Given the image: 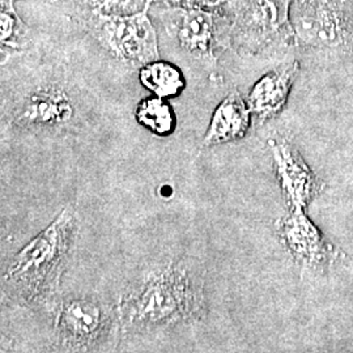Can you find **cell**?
Here are the masks:
<instances>
[{
    "label": "cell",
    "mask_w": 353,
    "mask_h": 353,
    "mask_svg": "<svg viewBox=\"0 0 353 353\" xmlns=\"http://www.w3.org/2000/svg\"><path fill=\"white\" fill-rule=\"evenodd\" d=\"M204 316V278L185 261H172L152 270L119 303V319L126 332L153 331L195 322Z\"/></svg>",
    "instance_id": "6da1fadb"
},
{
    "label": "cell",
    "mask_w": 353,
    "mask_h": 353,
    "mask_svg": "<svg viewBox=\"0 0 353 353\" xmlns=\"http://www.w3.org/2000/svg\"><path fill=\"white\" fill-rule=\"evenodd\" d=\"M75 234V214L64 208L49 227L13 256L3 280L19 301L57 309V296Z\"/></svg>",
    "instance_id": "7a4b0ae2"
},
{
    "label": "cell",
    "mask_w": 353,
    "mask_h": 353,
    "mask_svg": "<svg viewBox=\"0 0 353 353\" xmlns=\"http://www.w3.org/2000/svg\"><path fill=\"white\" fill-rule=\"evenodd\" d=\"M290 23L300 43L338 48L352 37V7L348 0H294Z\"/></svg>",
    "instance_id": "3957f363"
},
{
    "label": "cell",
    "mask_w": 353,
    "mask_h": 353,
    "mask_svg": "<svg viewBox=\"0 0 353 353\" xmlns=\"http://www.w3.org/2000/svg\"><path fill=\"white\" fill-rule=\"evenodd\" d=\"M55 310V341L65 351L99 348L114 327L110 307L96 299H70L58 303Z\"/></svg>",
    "instance_id": "277c9868"
},
{
    "label": "cell",
    "mask_w": 353,
    "mask_h": 353,
    "mask_svg": "<svg viewBox=\"0 0 353 353\" xmlns=\"http://www.w3.org/2000/svg\"><path fill=\"white\" fill-rule=\"evenodd\" d=\"M148 7L150 1L139 12L100 14V39L123 62L144 65L159 59L157 36L147 13Z\"/></svg>",
    "instance_id": "5b68a950"
},
{
    "label": "cell",
    "mask_w": 353,
    "mask_h": 353,
    "mask_svg": "<svg viewBox=\"0 0 353 353\" xmlns=\"http://www.w3.org/2000/svg\"><path fill=\"white\" fill-rule=\"evenodd\" d=\"M268 144L280 188L290 210H303L322 189V183L303 163L300 153L287 141L270 140Z\"/></svg>",
    "instance_id": "8992f818"
},
{
    "label": "cell",
    "mask_w": 353,
    "mask_h": 353,
    "mask_svg": "<svg viewBox=\"0 0 353 353\" xmlns=\"http://www.w3.org/2000/svg\"><path fill=\"white\" fill-rule=\"evenodd\" d=\"M279 230L290 254L301 263L322 265L336 256L334 248L323 240L303 210H292L290 214L280 221Z\"/></svg>",
    "instance_id": "52a82bcc"
},
{
    "label": "cell",
    "mask_w": 353,
    "mask_h": 353,
    "mask_svg": "<svg viewBox=\"0 0 353 353\" xmlns=\"http://www.w3.org/2000/svg\"><path fill=\"white\" fill-rule=\"evenodd\" d=\"M243 38L255 46L292 30L290 0H249L241 14Z\"/></svg>",
    "instance_id": "ba28073f"
},
{
    "label": "cell",
    "mask_w": 353,
    "mask_h": 353,
    "mask_svg": "<svg viewBox=\"0 0 353 353\" xmlns=\"http://www.w3.org/2000/svg\"><path fill=\"white\" fill-rule=\"evenodd\" d=\"M172 29L186 50L202 58H214L219 45L214 13L202 10H179L172 21Z\"/></svg>",
    "instance_id": "9c48e42d"
},
{
    "label": "cell",
    "mask_w": 353,
    "mask_h": 353,
    "mask_svg": "<svg viewBox=\"0 0 353 353\" xmlns=\"http://www.w3.org/2000/svg\"><path fill=\"white\" fill-rule=\"evenodd\" d=\"M299 74V64L281 67L263 76L252 89L248 105L262 119L271 118L284 108Z\"/></svg>",
    "instance_id": "30bf717a"
},
{
    "label": "cell",
    "mask_w": 353,
    "mask_h": 353,
    "mask_svg": "<svg viewBox=\"0 0 353 353\" xmlns=\"http://www.w3.org/2000/svg\"><path fill=\"white\" fill-rule=\"evenodd\" d=\"M250 112L249 105L242 100L240 93L232 92L216 108L203 144L211 147L242 138L249 128Z\"/></svg>",
    "instance_id": "8fae6325"
},
{
    "label": "cell",
    "mask_w": 353,
    "mask_h": 353,
    "mask_svg": "<svg viewBox=\"0 0 353 353\" xmlns=\"http://www.w3.org/2000/svg\"><path fill=\"white\" fill-rule=\"evenodd\" d=\"M72 117V106L67 96L59 90H43L26 100L17 122L21 126L57 128L63 126Z\"/></svg>",
    "instance_id": "7c38bea8"
},
{
    "label": "cell",
    "mask_w": 353,
    "mask_h": 353,
    "mask_svg": "<svg viewBox=\"0 0 353 353\" xmlns=\"http://www.w3.org/2000/svg\"><path fill=\"white\" fill-rule=\"evenodd\" d=\"M139 80L144 88L165 100L179 96L186 85L179 68L159 59L141 65Z\"/></svg>",
    "instance_id": "4fadbf2b"
},
{
    "label": "cell",
    "mask_w": 353,
    "mask_h": 353,
    "mask_svg": "<svg viewBox=\"0 0 353 353\" xmlns=\"http://www.w3.org/2000/svg\"><path fill=\"white\" fill-rule=\"evenodd\" d=\"M137 121L157 137H169L176 130L174 110L161 97H150L139 102L135 110Z\"/></svg>",
    "instance_id": "5bb4252c"
},
{
    "label": "cell",
    "mask_w": 353,
    "mask_h": 353,
    "mask_svg": "<svg viewBox=\"0 0 353 353\" xmlns=\"http://www.w3.org/2000/svg\"><path fill=\"white\" fill-rule=\"evenodd\" d=\"M26 26L13 8V0L3 1L0 13V41L3 46H16L19 38L24 34Z\"/></svg>",
    "instance_id": "9a60e30c"
},
{
    "label": "cell",
    "mask_w": 353,
    "mask_h": 353,
    "mask_svg": "<svg viewBox=\"0 0 353 353\" xmlns=\"http://www.w3.org/2000/svg\"><path fill=\"white\" fill-rule=\"evenodd\" d=\"M101 14H130L141 11L143 0H88Z\"/></svg>",
    "instance_id": "2e32d148"
},
{
    "label": "cell",
    "mask_w": 353,
    "mask_h": 353,
    "mask_svg": "<svg viewBox=\"0 0 353 353\" xmlns=\"http://www.w3.org/2000/svg\"><path fill=\"white\" fill-rule=\"evenodd\" d=\"M199 6H204V7H216L221 3H224L225 0H195Z\"/></svg>",
    "instance_id": "e0dca14e"
},
{
    "label": "cell",
    "mask_w": 353,
    "mask_h": 353,
    "mask_svg": "<svg viewBox=\"0 0 353 353\" xmlns=\"http://www.w3.org/2000/svg\"><path fill=\"white\" fill-rule=\"evenodd\" d=\"M147 1H153V0H147ZM165 1H168V3H172V4H176V3H181L182 0H165Z\"/></svg>",
    "instance_id": "ac0fdd59"
}]
</instances>
